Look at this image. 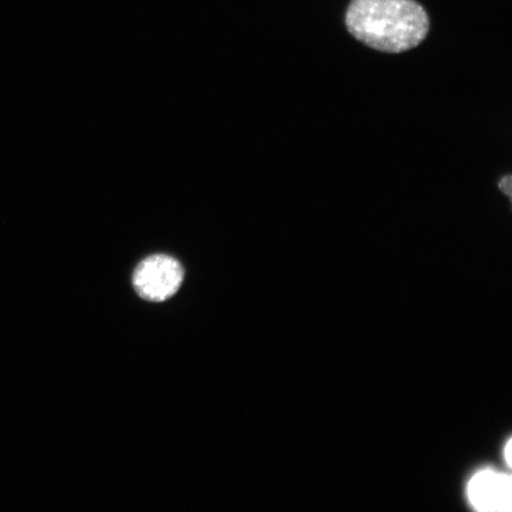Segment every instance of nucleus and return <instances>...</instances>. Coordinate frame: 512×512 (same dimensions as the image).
I'll return each instance as SVG.
<instances>
[{
	"mask_svg": "<svg viewBox=\"0 0 512 512\" xmlns=\"http://www.w3.org/2000/svg\"><path fill=\"white\" fill-rule=\"evenodd\" d=\"M511 183L512 177L510 175L503 177L501 183H499V189L509 197H511Z\"/></svg>",
	"mask_w": 512,
	"mask_h": 512,
	"instance_id": "4",
	"label": "nucleus"
},
{
	"mask_svg": "<svg viewBox=\"0 0 512 512\" xmlns=\"http://www.w3.org/2000/svg\"><path fill=\"white\" fill-rule=\"evenodd\" d=\"M467 496L479 511L509 512L512 503L511 477L494 470L480 471L470 480Z\"/></svg>",
	"mask_w": 512,
	"mask_h": 512,
	"instance_id": "3",
	"label": "nucleus"
},
{
	"mask_svg": "<svg viewBox=\"0 0 512 512\" xmlns=\"http://www.w3.org/2000/svg\"><path fill=\"white\" fill-rule=\"evenodd\" d=\"M184 272L181 264L168 255H153L140 262L133 275L139 296L149 302H164L179 290Z\"/></svg>",
	"mask_w": 512,
	"mask_h": 512,
	"instance_id": "2",
	"label": "nucleus"
},
{
	"mask_svg": "<svg viewBox=\"0 0 512 512\" xmlns=\"http://www.w3.org/2000/svg\"><path fill=\"white\" fill-rule=\"evenodd\" d=\"M345 27L364 46L401 54L425 41L430 17L415 0H351Z\"/></svg>",
	"mask_w": 512,
	"mask_h": 512,
	"instance_id": "1",
	"label": "nucleus"
},
{
	"mask_svg": "<svg viewBox=\"0 0 512 512\" xmlns=\"http://www.w3.org/2000/svg\"><path fill=\"white\" fill-rule=\"evenodd\" d=\"M511 448H512V444H511V440H509L507 445H505V448H504V458H505V460H507V463L509 466H511V457H512Z\"/></svg>",
	"mask_w": 512,
	"mask_h": 512,
	"instance_id": "5",
	"label": "nucleus"
}]
</instances>
